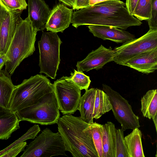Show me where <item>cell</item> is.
<instances>
[{"mask_svg":"<svg viewBox=\"0 0 157 157\" xmlns=\"http://www.w3.org/2000/svg\"><path fill=\"white\" fill-rule=\"evenodd\" d=\"M65 4L69 6L73 7L74 6L75 0H59Z\"/></svg>","mask_w":157,"mask_h":157,"instance_id":"cell-35","label":"cell"},{"mask_svg":"<svg viewBox=\"0 0 157 157\" xmlns=\"http://www.w3.org/2000/svg\"><path fill=\"white\" fill-rule=\"evenodd\" d=\"M73 13V10L64 4H57L51 10L45 29L55 33L63 32L71 23Z\"/></svg>","mask_w":157,"mask_h":157,"instance_id":"cell-12","label":"cell"},{"mask_svg":"<svg viewBox=\"0 0 157 157\" xmlns=\"http://www.w3.org/2000/svg\"><path fill=\"white\" fill-rule=\"evenodd\" d=\"M124 137L128 157H145L142 143V134L138 128Z\"/></svg>","mask_w":157,"mask_h":157,"instance_id":"cell-20","label":"cell"},{"mask_svg":"<svg viewBox=\"0 0 157 157\" xmlns=\"http://www.w3.org/2000/svg\"><path fill=\"white\" fill-rule=\"evenodd\" d=\"M114 52L111 47L108 48L101 45L92 50L83 60L78 61L76 67L78 71H88L93 69L102 68L107 63L113 61Z\"/></svg>","mask_w":157,"mask_h":157,"instance_id":"cell-11","label":"cell"},{"mask_svg":"<svg viewBox=\"0 0 157 157\" xmlns=\"http://www.w3.org/2000/svg\"><path fill=\"white\" fill-rule=\"evenodd\" d=\"M157 48V29H150L145 34L123 43L113 50V61L122 65L143 52Z\"/></svg>","mask_w":157,"mask_h":157,"instance_id":"cell-8","label":"cell"},{"mask_svg":"<svg viewBox=\"0 0 157 157\" xmlns=\"http://www.w3.org/2000/svg\"><path fill=\"white\" fill-rule=\"evenodd\" d=\"M102 86L103 90L109 98L115 118L121 124V128L124 131L139 128L140 127L139 117L133 112L128 101L108 85L103 84Z\"/></svg>","mask_w":157,"mask_h":157,"instance_id":"cell-10","label":"cell"},{"mask_svg":"<svg viewBox=\"0 0 157 157\" xmlns=\"http://www.w3.org/2000/svg\"><path fill=\"white\" fill-rule=\"evenodd\" d=\"M66 151L73 157H98L89 124L72 114L60 117L56 123Z\"/></svg>","mask_w":157,"mask_h":157,"instance_id":"cell-2","label":"cell"},{"mask_svg":"<svg viewBox=\"0 0 157 157\" xmlns=\"http://www.w3.org/2000/svg\"><path fill=\"white\" fill-rule=\"evenodd\" d=\"M141 111L144 117L149 119L157 114V90H148L141 100Z\"/></svg>","mask_w":157,"mask_h":157,"instance_id":"cell-22","label":"cell"},{"mask_svg":"<svg viewBox=\"0 0 157 157\" xmlns=\"http://www.w3.org/2000/svg\"><path fill=\"white\" fill-rule=\"evenodd\" d=\"M16 113L20 121H27L41 125L56 124L60 114L54 91L45 94L36 104Z\"/></svg>","mask_w":157,"mask_h":157,"instance_id":"cell-5","label":"cell"},{"mask_svg":"<svg viewBox=\"0 0 157 157\" xmlns=\"http://www.w3.org/2000/svg\"><path fill=\"white\" fill-rule=\"evenodd\" d=\"M64 143L58 131L46 128L26 146L21 157H51L67 155Z\"/></svg>","mask_w":157,"mask_h":157,"instance_id":"cell-6","label":"cell"},{"mask_svg":"<svg viewBox=\"0 0 157 157\" xmlns=\"http://www.w3.org/2000/svg\"><path fill=\"white\" fill-rule=\"evenodd\" d=\"M8 10L22 11L28 6L25 0H0Z\"/></svg>","mask_w":157,"mask_h":157,"instance_id":"cell-28","label":"cell"},{"mask_svg":"<svg viewBox=\"0 0 157 157\" xmlns=\"http://www.w3.org/2000/svg\"><path fill=\"white\" fill-rule=\"evenodd\" d=\"M53 91V84L46 76L38 74L32 76L15 86L10 98L9 109L16 113L36 104L45 94Z\"/></svg>","mask_w":157,"mask_h":157,"instance_id":"cell-4","label":"cell"},{"mask_svg":"<svg viewBox=\"0 0 157 157\" xmlns=\"http://www.w3.org/2000/svg\"><path fill=\"white\" fill-rule=\"evenodd\" d=\"M111 109L112 106L107 94L103 90L96 88L93 114V118H99Z\"/></svg>","mask_w":157,"mask_h":157,"instance_id":"cell-23","label":"cell"},{"mask_svg":"<svg viewBox=\"0 0 157 157\" xmlns=\"http://www.w3.org/2000/svg\"><path fill=\"white\" fill-rule=\"evenodd\" d=\"M37 31L28 16L17 23L14 34L6 55L7 60L5 71L10 77L22 61L33 54Z\"/></svg>","mask_w":157,"mask_h":157,"instance_id":"cell-3","label":"cell"},{"mask_svg":"<svg viewBox=\"0 0 157 157\" xmlns=\"http://www.w3.org/2000/svg\"><path fill=\"white\" fill-rule=\"evenodd\" d=\"M26 145V142H22L6 152L0 157H15L24 151Z\"/></svg>","mask_w":157,"mask_h":157,"instance_id":"cell-30","label":"cell"},{"mask_svg":"<svg viewBox=\"0 0 157 157\" xmlns=\"http://www.w3.org/2000/svg\"><path fill=\"white\" fill-rule=\"evenodd\" d=\"M95 91L94 88L86 90L81 97L78 109L82 120L88 124L94 122L93 114Z\"/></svg>","mask_w":157,"mask_h":157,"instance_id":"cell-19","label":"cell"},{"mask_svg":"<svg viewBox=\"0 0 157 157\" xmlns=\"http://www.w3.org/2000/svg\"><path fill=\"white\" fill-rule=\"evenodd\" d=\"M116 129L114 124L110 121L100 126L103 157H114Z\"/></svg>","mask_w":157,"mask_h":157,"instance_id":"cell-18","label":"cell"},{"mask_svg":"<svg viewBox=\"0 0 157 157\" xmlns=\"http://www.w3.org/2000/svg\"><path fill=\"white\" fill-rule=\"evenodd\" d=\"M40 52L39 73L55 79L60 64V48L62 43L56 33L42 32L38 42Z\"/></svg>","mask_w":157,"mask_h":157,"instance_id":"cell-7","label":"cell"},{"mask_svg":"<svg viewBox=\"0 0 157 157\" xmlns=\"http://www.w3.org/2000/svg\"><path fill=\"white\" fill-rule=\"evenodd\" d=\"M28 16L33 27L37 31L45 29L51 10L43 0H28Z\"/></svg>","mask_w":157,"mask_h":157,"instance_id":"cell-15","label":"cell"},{"mask_svg":"<svg viewBox=\"0 0 157 157\" xmlns=\"http://www.w3.org/2000/svg\"><path fill=\"white\" fill-rule=\"evenodd\" d=\"M67 77L81 90H87L91 82L89 76L85 75L82 71L75 70H74V73H71L70 76Z\"/></svg>","mask_w":157,"mask_h":157,"instance_id":"cell-26","label":"cell"},{"mask_svg":"<svg viewBox=\"0 0 157 157\" xmlns=\"http://www.w3.org/2000/svg\"><path fill=\"white\" fill-rule=\"evenodd\" d=\"M122 128L116 129L114 148V157H128L124 134Z\"/></svg>","mask_w":157,"mask_h":157,"instance_id":"cell-25","label":"cell"},{"mask_svg":"<svg viewBox=\"0 0 157 157\" xmlns=\"http://www.w3.org/2000/svg\"><path fill=\"white\" fill-rule=\"evenodd\" d=\"M20 121L16 113L0 105V140H7L19 128Z\"/></svg>","mask_w":157,"mask_h":157,"instance_id":"cell-17","label":"cell"},{"mask_svg":"<svg viewBox=\"0 0 157 157\" xmlns=\"http://www.w3.org/2000/svg\"><path fill=\"white\" fill-rule=\"evenodd\" d=\"M7 60L6 54L0 53V70H2Z\"/></svg>","mask_w":157,"mask_h":157,"instance_id":"cell-34","label":"cell"},{"mask_svg":"<svg viewBox=\"0 0 157 157\" xmlns=\"http://www.w3.org/2000/svg\"><path fill=\"white\" fill-rule=\"evenodd\" d=\"M22 12L8 10L0 28V53H6L14 34L17 24L21 19V15Z\"/></svg>","mask_w":157,"mask_h":157,"instance_id":"cell-13","label":"cell"},{"mask_svg":"<svg viewBox=\"0 0 157 157\" xmlns=\"http://www.w3.org/2000/svg\"><path fill=\"white\" fill-rule=\"evenodd\" d=\"M72 25H99L125 30L142 24L129 12L125 3L120 0H108L73 12Z\"/></svg>","mask_w":157,"mask_h":157,"instance_id":"cell-1","label":"cell"},{"mask_svg":"<svg viewBox=\"0 0 157 157\" xmlns=\"http://www.w3.org/2000/svg\"><path fill=\"white\" fill-rule=\"evenodd\" d=\"M122 65L148 74L157 69V48L141 53L130 59Z\"/></svg>","mask_w":157,"mask_h":157,"instance_id":"cell-16","label":"cell"},{"mask_svg":"<svg viewBox=\"0 0 157 157\" xmlns=\"http://www.w3.org/2000/svg\"><path fill=\"white\" fill-rule=\"evenodd\" d=\"M106 0H90V5L92 6L98 3Z\"/></svg>","mask_w":157,"mask_h":157,"instance_id":"cell-36","label":"cell"},{"mask_svg":"<svg viewBox=\"0 0 157 157\" xmlns=\"http://www.w3.org/2000/svg\"><path fill=\"white\" fill-rule=\"evenodd\" d=\"M138 0H126V5L130 13L133 15L134 10Z\"/></svg>","mask_w":157,"mask_h":157,"instance_id":"cell-32","label":"cell"},{"mask_svg":"<svg viewBox=\"0 0 157 157\" xmlns=\"http://www.w3.org/2000/svg\"><path fill=\"white\" fill-rule=\"evenodd\" d=\"M8 12V10L0 0V28L2 22Z\"/></svg>","mask_w":157,"mask_h":157,"instance_id":"cell-33","label":"cell"},{"mask_svg":"<svg viewBox=\"0 0 157 157\" xmlns=\"http://www.w3.org/2000/svg\"><path fill=\"white\" fill-rule=\"evenodd\" d=\"M90 0H75L73 7L74 10H78L89 6Z\"/></svg>","mask_w":157,"mask_h":157,"instance_id":"cell-31","label":"cell"},{"mask_svg":"<svg viewBox=\"0 0 157 157\" xmlns=\"http://www.w3.org/2000/svg\"><path fill=\"white\" fill-rule=\"evenodd\" d=\"M152 119L155 125V127L156 131L157 132V114L155 115L152 118Z\"/></svg>","mask_w":157,"mask_h":157,"instance_id":"cell-37","label":"cell"},{"mask_svg":"<svg viewBox=\"0 0 157 157\" xmlns=\"http://www.w3.org/2000/svg\"><path fill=\"white\" fill-rule=\"evenodd\" d=\"M59 110L63 115L72 114L78 109L81 90L66 76L53 84Z\"/></svg>","mask_w":157,"mask_h":157,"instance_id":"cell-9","label":"cell"},{"mask_svg":"<svg viewBox=\"0 0 157 157\" xmlns=\"http://www.w3.org/2000/svg\"><path fill=\"white\" fill-rule=\"evenodd\" d=\"M101 124L96 122L89 124L94 143L98 157H103L102 138L100 130Z\"/></svg>","mask_w":157,"mask_h":157,"instance_id":"cell-27","label":"cell"},{"mask_svg":"<svg viewBox=\"0 0 157 157\" xmlns=\"http://www.w3.org/2000/svg\"><path fill=\"white\" fill-rule=\"evenodd\" d=\"M93 35L104 40H108L117 43H124L135 38L128 31L112 26L99 25L88 26Z\"/></svg>","mask_w":157,"mask_h":157,"instance_id":"cell-14","label":"cell"},{"mask_svg":"<svg viewBox=\"0 0 157 157\" xmlns=\"http://www.w3.org/2000/svg\"><path fill=\"white\" fill-rule=\"evenodd\" d=\"M152 0H138L133 14L139 20L147 21L151 17Z\"/></svg>","mask_w":157,"mask_h":157,"instance_id":"cell-24","label":"cell"},{"mask_svg":"<svg viewBox=\"0 0 157 157\" xmlns=\"http://www.w3.org/2000/svg\"><path fill=\"white\" fill-rule=\"evenodd\" d=\"M5 70H0V105L9 109L10 102L15 86Z\"/></svg>","mask_w":157,"mask_h":157,"instance_id":"cell-21","label":"cell"},{"mask_svg":"<svg viewBox=\"0 0 157 157\" xmlns=\"http://www.w3.org/2000/svg\"><path fill=\"white\" fill-rule=\"evenodd\" d=\"M157 0H152L151 17L147 21L150 29H157Z\"/></svg>","mask_w":157,"mask_h":157,"instance_id":"cell-29","label":"cell"}]
</instances>
